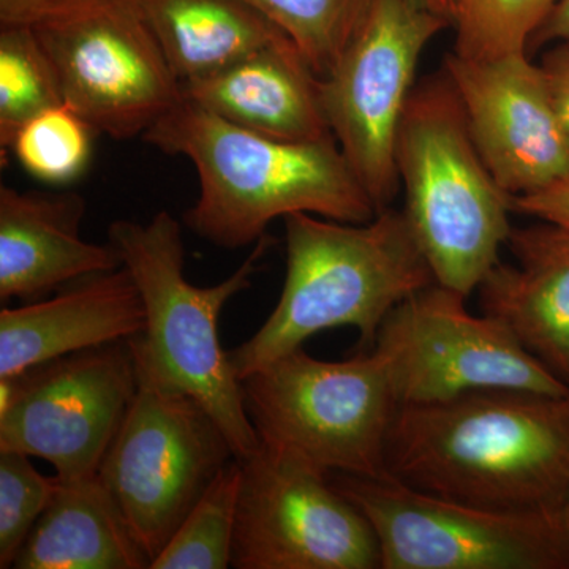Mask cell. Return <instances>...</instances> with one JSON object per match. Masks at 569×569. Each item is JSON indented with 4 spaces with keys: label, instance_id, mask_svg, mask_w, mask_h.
Returning a JSON list of instances; mask_svg holds the SVG:
<instances>
[{
    "label": "cell",
    "instance_id": "1",
    "mask_svg": "<svg viewBox=\"0 0 569 569\" xmlns=\"http://www.w3.org/2000/svg\"><path fill=\"white\" fill-rule=\"evenodd\" d=\"M387 475L479 508L559 512L569 490L567 397L490 389L399 406Z\"/></svg>",
    "mask_w": 569,
    "mask_h": 569
},
{
    "label": "cell",
    "instance_id": "2",
    "mask_svg": "<svg viewBox=\"0 0 569 569\" xmlns=\"http://www.w3.org/2000/svg\"><path fill=\"white\" fill-rule=\"evenodd\" d=\"M142 138L193 163L200 194L183 223L222 249L260 241L269 223L290 213L346 223L370 222L378 213L335 138L298 142L264 137L186 97Z\"/></svg>",
    "mask_w": 569,
    "mask_h": 569
},
{
    "label": "cell",
    "instance_id": "3",
    "mask_svg": "<svg viewBox=\"0 0 569 569\" xmlns=\"http://www.w3.org/2000/svg\"><path fill=\"white\" fill-rule=\"evenodd\" d=\"M283 220L279 302L249 340L228 351L241 380L326 329L351 326L359 346L372 350L389 313L437 282L403 211L383 209L366 223L306 212Z\"/></svg>",
    "mask_w": 569,
    "mask_h": 569
},
{
    "label": "cell",
    "instance_id": "4",
    "mask_svg": "<svg viewBox=\"0 0 569 569\" xmlns=\"http://www.w3.org/2000/svg\"><path fill=\"white\" fill-rule=\"evenodd\" d=\"M108 242L144 306V328L129 339L138 380L193 397L222 427L238 459L250 458L260 438L247 417L241 378L220 343L219 318L252 284L271 238L264 234L244 263L212 287L187 280L181 223L170 212H157L148 223L116 220Z\"/></svg>",
    "mask_w": 569,
    "mask_h": 569
},
{
    "label": "cell",
    "instance_id": "5",
    "mask_svg": "<svg viewBox=\"0 0 569 569\" xmlns=\"http://www.w3.org/2000/svg\"><path fill=\"white\" fill-rule=\"evenodd\" d=\"M396 168L403 212L437 283L468 298L500 261L512 197L478 152L445 70L411 92L397 130Z\"/></svg>",
    "mask_w": 569,
    "mask_h": 569
},
{
    "label": "cell",
    "instance_id": "6",
    "mask_svg": "<svg viewBox=\"0 0 569 569\" xmlns=\"http://www.w3.org/2000/svg\"><path fill=\"white\" fill-rule=\"evenodd\" d=\"M247 417L260 443L326 473L385 478L397 403L376 351L323 361L296 348L242 378Z\"/></svg>",
    "mask_w": 569,
    "mask_h": 569
},
{
    "label": "cell",
    "instance_id": "7",
    "mask_svg": "<svg viewBox=\"0 0 569 569\" xmlns=\"http://www.w3.org/2000/svg\"><path fill=\"white\" fill-rule=\"evenodd\" d=\"M332 482L372 526L380 569H569L559 512L479 508L389 477Z\"/></svg>",
    "mask_w": 569,
    "mask_h": 569
},
{
    "label": "cell",
    "instance_id": "8",
    "mask_svg": "<svg viewBox=\"0 0 569 569\" xmlns=\"http://www.w3.org/2000/svg\"><path fill=\"white\" fill-rule=\"evenodd\" d=\"M467 296L432 283L392 310L372 351L387 366L399 406L445 402L508 389L553 399L569 387L530 355L496 318L475 316Z\"/></svg>",
    "mask_w": 569,
    "mask_h": 569
},
{
    "label": "cell",
    "instance_id": "9",
    "mask_svg": "<svg viewBox=\"0 0 569 569\" xmlns=\"http://www.w3.org/2000/svg\"><path fill=\"white\" fill-rule=\"evenodd\" d=\"M32 29L58 74L63 103L96 133L142 137L183 99L138 0H71Z\"/></svg>",
    "mask_w": 569,
    "mask_h": 569
},
{
    "label": "cell",
    "instance_id": "10",
    "mask_svg": "<svg viewBox=\"0 0 569 569\" xmlns=\"http://www.w3.org/2000/svg\"><path fill=\"white\" fill-rule=\"evenodd\" d=\"M449 26L418 0H373L335 67L320 78L332 137L378 212L391 208L400 190L396 138L419 58Z\"/></svg>",
    "mask_w": 569,
    "mask_h": 569
},
{
    "label": "cell",
    "instance_id": "11",
    "mask_svg": "<svg viewBox=\"0 0 569 569\" xmlns=\"http://www.w3.org/2000/svg\"><path fill=\"white\" fill-rule=\"evenodd\" d=\"M138 383L99 477L152 563L238 456L219 422L193 397Z\"/></svg>",
    "mask_w": 569,
    "mask_h": 569
},
{
    "label": "cell",
    "instance_id": "12",
    "mask_svg": "<svg viewBox=\"0 0 569 569\" xmlns=\"http://www.w3.org/2000/svg\"><path fill=\"white\" fill-rule=\"evenodd\" d=\"M236 569H380L369 520L326 473L260 443L241 459Z\"/></svg>",
    "mask_w": 569,
    "mask_h": 569
},
{
    "label": "cell",
    "instance_id": "13",
    "mask_svg": "<svg viewBox=\"0 0 569 569\" xmlns=\"http://www.w3.org/2000/svg\"><path fill=\"white\" fill-rule=\"evenodd\" d=\"M138 385L129 339L0 378V451L47 460L61 479L92 477Z\"/></svg>",
    "mask_w": 569,
    "mask_h": 569
},
{
    "label": "cell",
    "instance_id": "14",
    "mask_svg": "<svg viewBox=\"0 0 569 569\" xmlns=\"http://www.w3.org/2000/svg\"><path fill=\"white\" fill-rule=\"evenodd\" d=\"M443 70L478 152L512 198L569 179V132L529 54L471 61L452 52Z\"/></svg>",
    "mask_w": 569,
    "mask_h": 569
},
{
    "label": "cell",
    "instance_id": "15",
    "mask_svg": "<svg viewBox=\"0 0 569 569\" xmlns=\"http://www.w3.org/2000/svg\"><path fill=\"white\" fill-rule=\"evenodd\" d=\"M86 200L77 192H20L0 186V301L48 298L66 284L122 268L110 244L81 238Z\"/></svg>",
    "mask_w": 569,
    "mask_h": 569
},
{
    "label": "cell",
    "instance_id": "16",
    "mask_svg": "<svg viewBox=\"0 0 569 569\" xmlns=\"http://www.w3.org/2000/svg\"><path fill=\"white\" fill-rule=\"evenodd\" d=\"M144 306L126 268L71 283L54 298L0 312V378L119 340L144 328Z\"/></svg>",
    "mask_w": 569,
    "mask_h": 569
},
{
    "label": "cell",
    "instance_id": "17",
    "mask_svg": "<svg viewBox=\"0 0 569 569\" xmlns=\"http://www.w3.org/2000/svg\"><path fill=\"white\" fill-rule=\"evenodd\" d=\"M507 247L516 263L498 261L479 283L482 313L569 387V228L512 227Z\"/></svg>",
    "mask_w": 569,
    "mask_h": 569
},
{
    "label": "cell",
    "instance_id": "18",
    "mask_svg": "<svg viewBox=\"0 0 569 569\" xmlns=\"http://www.w3.org/2000/svg\"><path fill=\"white\" fill-rule=\"evenodd\" d=\"M182 93L224 121L264 137L298 142L335 138L321 107L320 78L291 40L182 86Z\"/></svg>",
    "mask_w": 569,
    "mask_h": 569
},
{
    "label": "cell",
    "instance_id": "19",
    "mask_svg": "<svg viewBox=\"0 0 569 569\" xmlns=\"http://www.w3.org/2000/svg\"><path fill=\"white\" fill-rule=\"evenodd\" d=\"M17 569H144L138 545L99 473L61 479L14 560Z\"/></svg>",
    "mask_w": 569,
    "mask_h": 569
},
{
    "label": "cell",
    "instance_id": "20",
    "mask_svg": "<svg viewBox=\"0 0 569 569\" xmlns=\"http://www.w3.org/2000/svg\"><path fill=\"white\" fill-rule=\"evenodd\" d=\"M181 86L290 40L244 0H138Z\"/></svg>",
    "mask_w": 569,
    "mask_h": 569
},
{
    "label": "cell",
    "instance_id": "21",
    "mask_svg": "<svg viewBox=\"0 0 569 569\" xmlns=\"http://www.w3.org/2000/svg\"><path fill=\"white\" fill-rule=\"evenodd\" d=\"M242 462L220 471L187 515L151 569H227L231 567Z\"/></svg>",
    "mask_w": 569,
    "mask_h": 569
},
{
    "label": "cell",
    "instance_id": "22",
    "mask_svg": "<svg viewBox=\"0 0 569 569\" xmlns=\"http://www.w3.org/2000/svg\"><path fill=\"white\" fill-rule=\"evenodd\" d=\"M63 103L54 67L28 26L0 28V146L10 149L24 123Z\"/></svg>",
    "mask_w": 569,
    "mask_h": 569
},
{
    "label": "cell",
    "instance_id": "23",
    "mask_svg": "<svg viewBox=\"0 0 569 569\" xmlns=\"http://www.w3.org/2000/svg\"><path fill=\"white\" fill-rule=\"evenodd\" d=\"M284 33L318 78L335 67L373 0H244Z\"/></svg>",
    "mask_w": 569,
    "mask_h": 569
},
{
    "label": "cell",
    "instance_id": "24",
    "mask_svg": "<svg viewBox=\"0 0 569 569\" xmlns=\"http://www.w3.org/2000/svg\"><path fill=\"white\" fill-rule=\"evenodd\" d=\"M557 0H456L455 54L471 61L529 54ZM530 56V54H529Z\"/></svg>",
    "mask_w": 569,
    "mask_h": 569
},
{
    "label": "cell",
    "instance_id": "25",
    "mask_svg": "<svg viewBox=\"0 0 569 569\" xmlns=\"http://www.w3.org/2000/svg\"><path fill=\"white\" fill-rule=\"evenodd\" d=\"M93 133L77 111L62 103L24 123L10 151L29 174L41 181L70 182L91 160Z\"/></svg>",
    "mask_w": 569,
    "mask_h": 569
},
{
    "label": "cell",
    "instance_id": "26",
    "mask_svg": "<svg viewBox=\"0 0 569 569\" xmlns=\"http://www.w3.org/2000/svg\"><path fill=\"white\" fill-rule=\"evenodd\" d=\"M31 456L0 451V568L14 560L51 501L58 477H44Z\"/></svg>",
    "mask_w": 569,
    "mask_h": 569
},
{
    "label": "cell",
    "instance_id": "27",
    "mask_svg": "<svg viewBox=\"0 0 569 569\" xmlns=\"http://www.w3.org/2000/svg\"><path fill=\"white\" fill-rule=\"evenodd\" d=\"M512 212L569 228V179L538 192L512 198Z\"/></svg>",
    "mask_w": 569,
    "mask_h": 569
},
{
    "label": "cell",
    "instance_id": "28",
    "mask_svg": "<svg viewBox=\"0 0 569 569\" xmlns=\"http://www.w3.org/2000/svg\"><path fill=\"white\" fill-rule=\"evenodd\" d=\"M539 67L557 114L569 132V41H561L546 52Z\"/></svg>",
    "mask_w": 569,
    "mask_h": 569
},
{
    "label": "cell",
    "instance_id": "29",
    "mask_svg": "<svg viewBox=\"0 0 569 569\" xmlns=\"http://www.w3.org/2000/svg\"><path fill=\"white\" fill-rule=\"evenodd\" d=\"M71 0H0V26H33L50 20Z\"/></svg>",
    "mask_w": 569,
    "mask_h": 569
},
{
    "label": "cell",
    "instance_id": "30",
    "mask_svg": "<svg viewBox=\"0 0 569 569\" xmlns=\"http://www.w3.org/2000/svg\"><path fill=\"white\" fill-rule=\"evenodd\" d=\"M569 41V0H557L549 17L531 39L529 54L546 43Z\"/></svg>",
    "mask_w": 569,
    "mask_h": 569
},
{
    "label": "cell",
    "instance_id": "31",
    "mask_svg": "<svg viewBox=\"0 0 569 569\" xmlns=\"http://www.w3.org/2000/svg\"><path fill=\"white\" fill-rule=\"evenodd\" d=\"M427 10L433 11L440 17L447 18L449 22L455 20L456 0H418Z\"/></svg>",
    "mask_w": 569,
    "mask_h": 569
},
{
    "label": "cell",
    "instance_id": "32",
    "mask_svg": "<svg viewBox=\"0 0 569 569\" xmlns=\"http://www.w3.org/2000/svg\"><path fill=\"white\" fill-rule=\"evenodd\" d=\"M559 520L561 529L565 531V537L568 538L569 541V490L565 500L561 501V507L559 509Z\"/></svg>",
    "mask_w": 569,
    "mask_h": 569
},
{
    "label": "cell",
    "instance_id": "33",
    "mask_svg": "<svg viewBox=\"0 0 569 569\" xmlns=\"http://www.w3.org/2000/svg\"><path fill=\"white\" fill-rule=\"evenodd\" d=\"M567 403H568V408H569V396H567Z\"/></svg>",
    "mask_w": 569,
    "mask_h": 569
}]
</instances>
